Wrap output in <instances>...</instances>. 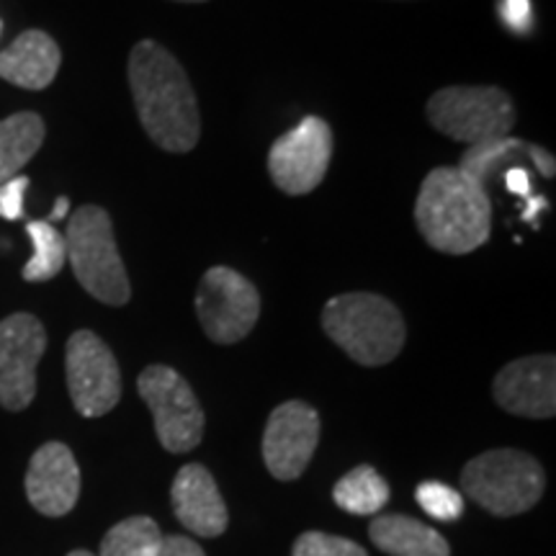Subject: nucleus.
<instances>
[{
	"label": "nucleus",
	"instance_id": "bb28decb",
	"mask_svg": "<svg viewBox=\"0 0 556 556\" xmlns=\"http://www.w3.org/2000/svg\"><path fill=\"white\" fill-rule=\"evenodd\" d=\"M503 21L516 34L531 29V0H503Z\"/></svg>",
	"mask_w": 556,
	"mask_h": 556
},
{
	"label": "nucleus",
	"instance_id": "4be33fe9",
	"mask_svg": "<svg viewBox=\"0 0 556 556\" xmlns=\"http://www.w3.org/2000/svg\"><path fill=\"white\" fill-rule=\"evenodd\" d=\"M160 536L163 533L152 518H127L109 528V533L101 541V552L96 556H155Z\"/></svg>",
	"mask_w": 556,
	"mask_h": 556
},
{
	"label": "nucleus",
	"instance_id": "6e6552de",
	"mask_svg": "<svg viewBox=\"0 0 556 556\" xmlns=\"http://www.w3.org/2000/svg\"><path fill=\"white\" fill-rule=\"evenodd\" d=\"M199 323L208 340L219 345L240 343L261 317V294L245 276L227 266H214L201 276L197 299Z\"/></svg>",
	"mask_w": 556,
	"mask_h": 556
},
{
	"label": "nucleus",
	"instance_id": "f257e3e1",
	"mask_svg": "<svg viewBox=\"0 0 556 556\" xmlns=\"http://www.w3.org/2000/svg\"><path fill=\"white\" fill-rule=\"evenodd\" d=\"M127 75L139 122L152 142L165 152L197 148L201 116L184 65L163 45L142 39L131 47Z\"/></svg>",
	"mask_w": 556,
	"mask_h": 556
},
{
	"label": "nucleus",
	"instance_id": "f3484780",
	"mask_svg": "<svg viewBox=\"0 0 556 556\" xmlns=\"http://www.w3.org/2000/svg\"><path fill=\"white\" fill-rule=\"evenodd\" d=\"M368 536L389 556H451L443 533L409 516H377L368 526Z\"/></svg>",
	"mask_w": 556,
	"mask_h": 556
},
{
	"label": "nucleus",
	"instance_id": "4468645a",
	"mask_svg": "<svg viewBox=\"0 0 556 556\" xmlns=\"http://www.w3.org/2000/svg\"><path fill=\"white\" fill-rule=\"evenodd\" d=\"M495 402L505 413L546 420L556 415V358L526 356L500 368L492 384Z\"/></svg>",
	"mask_w": 556,
	"mask_h": 556
},
{
	"label": "nucleus",
	"instance_id": "ddd939ff",
	"mask_svg": "<svg viewBox=\"0 0 556 556\" xmlns=\"http://www.w3.org/2000/svg\"><path fill=\"white\" fill-rule=\"evenodd\" d=\"M26 497L47 518H62L78 505L80 467L65 443L50 441L34 451L26 469Z\"/></svg>",
	"mask_w": 556,
	"mask_h": 556
},
{
	"label": "nucleus",
	"instance_id": "9d476101",
	"mask_svg": "<svg viewBox=\"0 0 556 556\" xmlns=\"http://www.w3.org/2000/svg\"><path fill=\"white\" fill-rule=\"evenodd\" d=\"M332 157V129L319 116H307L281 135L268 152V173L278 191L289 197L312 193L325 180Z\"/></svg>",
	"mask_w": 556,
	"mask_h": 556
},
{
	"label": "nucleus",
	"instance_id": "f03ea898",
	"mask_svg": "<svg viewBox=\"0 0 556 556\" xmlns=\"http://www.w3.org/2000/svg\"><path fill=\"white\" fill-rule=\"evenodd\" d=\"M415 225L438 253H475L490 240L492 201L458 168H435L417 193Z\"/></svg>",
	"mask_w": 556,
	"mask_h": 556
},
{
	"label": "nucleus",
	"instance_id": "423d86ee",
	"mask_svg": "<svg viewBox=\"0 0 556 556\" xmlns=\"http://www.w3.org/2000/svg\"><path fill=\"white\" fill-rule=\"evenodd\" d=\"M426 111L433 129L469 148L486 139L507 137L518 116L510 96L495 86L441 88L430 96Z\"/></svg>",
	"mask_w": 556,
	"mask_h": 556
},
{
	"label": "nucleus",
	"instance_id": "393cba45",
	"mask_svg": "<svg viewBox=\"0 0 556 556\" xmlns=\"http://www.w3.org/2000/svg\"><path fill=\"white\" fill-rule=\"evenodd\" d=\"M29 189V178L16 176L0 184V217L21 219L24 217V193Z\"/></svg>",
	"mask_w": 556,
	"mask_h": 556
},
{
	"label": "nucleus",
	"instance_id": "a878e982",
	"mask_svg": "<svg viewBox=\"0 0 556 556\" xmlns=\"http://www.w3.org/2000/svg\"><path fill=\"white\" fill-rule=\"evenodd\" d=\"M155 556H206L204 548H201L197 541L189 539V536H176V533H170V536H160V544L155 548Z\"/></svg>",
	"mask_w": 556,
	"mask_h": 556
},
{
	"label": "nucleus",
	"instance_id": "b1692460",
	"mask_svg": "<svg viewBox=\"0 0 556 556\" xmlns=\"http://www.w3.org/2000/svg\"><path fill=\"white\" fill-rule=\"evenodd\" d=\"M291 556H368L364 546L343 536H330V533L307 531L294 541Z\"/></svg>",
	"mask_w": 556,
	"mask_h": 556
},
{
	"label": "nucleus",
	"instance_id": "2f4dec72",
	"mask_svg": "<svg viewBox=\"0 0 556 556\" xmlns=\"http://www.w3.org/2000/svg\"><path fill=\"white\" fill-rule=\"evenodd\" d=\"M67 556H96V554H90V552H86V548H75V552H70Z\"/></svg>",
	"mask_w": 556,
	"mask_h": 556
},
{
	"label": "nucleus",
	"instance_id": "7c9ffc66",
	"mask_svg": "<svg viewBox=\"0 0 556 556\" xmlns=\"http://www.w3.org/2000/svg\"><path fill=\"white\" fill-rule=\"evenodd\" d=\"M539 208H546V199H541V197H536V199H531V204H528V208L523 212V219H536V212Z\"/></svg>",
	"mask_w": 556,
	"mask_h": 556
},
{
	"label": "nucleus",
	"instance_id": "f8f14e48",
	"mask_svg": "<svg viewBox=\"0 0 556 556\" xmlns=\"http://www.w3.org/2000/svg\"><path fill=\"white\" fill-rule=\"evenodd\" d=\"M319 443L317 409L302 400H291L270 413L263 433V462L270 475L291 482L304 475Z\"/></svg>",
	"mask_w": 556,
	"mask_h": 556
},
{
	"label": "nucleus",
	"instance_id": "5701e85b",
	"mask_svg": "<svg viewBox=\"0 0 556 556\" xmlns=\"http://www.w3.org/2000/svg\"><path fill=\"white\" fill-rule=\"evenodd\" d=\"M415 500L430 518L435 520H456L464 513V497L454 486L443 482H422L417 484Z\"/></svg>",
	"mask_w": 556,
	"mask_h": 556
},
{
	"label": "nucleus",
	"instance_id": "9b49d317",
	"mask_svg": "<svg viewBox=\"0 0 556 556\" xmlns=\"http://www.w3.org/2000/svg\"><path fill=\"white\" fill-rule=\"evenodd\" d=\"M47 351V330L34 315L0 319V407L21 413L37 397V366Z\"/></svg>",
	"mask_w": 556,
	"mask_h": 556
},
{
	"label": "nucleus",
	"instance_id": "c756f323",
	"mask_svg": "<svg viewBox=\"0 0 556 556\" xmlns=\"http://www.w3.org/2000/svg\"><path fill=\"white\" fill-rule=\"evenodd\" d=\"M67 212H70V199H67V197H60L58 204H54V212L50 214V219H52V222L65 219Z\"/></svg>",
	"mask_w": 556,
	"mask_h": 556
},
{
	"label": "nucleus",
	"instance_id": "72a5a7b5",
	"mask_svg": "<svg viewBox=\"0 0 556 556\" xmlns=\"http://www.w3.org/2000/svg\"><path fill=\"white\" fill-rule=\"evenodd\" d=\"M0 31H3V21H0Z\"/></svg>",
	"mask_w": 556,
	"mask_h": 556
},
{
	"label": "nucleus",
	"instance_id": "1a4fd4ad",
	"mask_svg": "<svg viewBox=\"0 0 556 556\" xmlns=\"http://www.w3.org/2000/svg\"><path fill=\"white\" fill-rule=\"evenodd\" d=\"M67 392L83 417H101L119 405L122 371L111 348L90 330L73 332L65 348Z\"/></svg>",
	"mask_w": 556,
	"mask_h": 556
},
{
	"label": "nucleus",
	"instance_id": "39448f33",
	"mask_svg": "<svg viewBox=\"0 0 556 556\" xmlns=\"http://www.w3.org/2000/svg\"><path fill=\"white\" fill-rule=\"evenodd\" d=\"M462 486L486 513L510 518L539 503L546 490V475L539 458L526 451L492 448L464 467Z\"/></svg>",
	"mask_w": 556,
	"mask_h": 556
},
{
	"label": "nucleus",
	"instance_id": "a211bd4d",
	"mask_svg": "<svg viewBox=\"0 0 556 556\" xmlns=\"http://www.w3.org/2000/svg\"><path fill=\"white\" fill-rule=\"evenodd\" d=\"M45 137V122L34 111H21L0 122V184L16 178L26 168V163L39 152Z\"/></svg>",
	"mask_w": 556,
	"mask_h": 556
},
{
	"label": "nucleus",
	"instance_id": "2eb2a0df",
	"mask_svg": "<svg viewBox=\"0 0 556 556\" xmlns=\"http://www.w3.org/2000/svg\"><path fill=\"white\" fill-rule=\"evenodd\" d=\"M170 500L176 518L191 533L204 539H217L227 531L229 513L212 471L204 464H186L173 479Z\"/></svg>",
	"mask_w": 556,
	"mask_h": 556
},
{
	"label": "nucleus",
	"instance_id": "412c9836",
	"mask_svg": "<svg viewBox=\"0 0 556 556\" xmlns=\"http://www.w3.org/2000/svg\"><path fill=\"white\" fill-rule=\"evenodd\" d=\"M26 235L34 242V255L24 266V270H21V276H24V281L31 283L50 281L67 263L65 235L60 229H54L52 222H29L26 225Z\"/></svg>",
	"mask_w": 556,
	"mask_h": 556
},
{
	"label": "nucleus",
	"instance_id": "473e14b6",
	"mask_svg": "<svg viewBox=\"0 0 556 556\" xmlns=\"http://www.w3.org/2000/svg\"><path fill=\"white\" fill-rule=\"evenodd\" d=\"M176 3H206V0H176Z\"/></svg>",
	"mask_w": 556,
	"mask_h": 556
},
{
	"label": "nucleus",
	"instance_id": "cd10ccee",
	"mask_svg": "<svg viewBox=\"0 0 556 556\" xmlns=\"http://www.w3.org/2000/svg\"><path fill=\"white\" fill-rule=\"evenodd\" d=\"M503 180L505 189L510 193H518V197H528L531 193V170L520 168V165L507 168V173H503Z\"/></svg>",
	"mask_w": 556,
	"mask_h": 556
},
{
	"label": "nucleus",
	"instance_id": "6ab92c4d",
	"mask_svg": "<svg viewBox=\"0 0 556 556\" xmlns=\"http://www.w3.org/2000/svg\"><path fill=\"white\" fill-rule=\"evenodd\" d=\"M520 157L531 160V142H523V139L516 137L486 139V142L467 148V152L462 155V163H458V170H462L469 180H475L479 189L486 193V184H490L505 165L518 163Z\"/></svg>",
	"mask_w": 556,
	"mask_h": 556
},
{
	"label": "nucleus",
	"instance_id": "c85d7f7f",
	"mask_svg": "<svg viewBox=\"0 0 556 556\" xmlns=\"http://www.w3.org/2000/svg\"><path fill=\"white\" fill-rule=\"evenodd\" d=\"M531 163L536 165L539 173L544 178H554L556 173V163H554V155L544 148H539V144H531Z\"/></svg>",
	"mask_w": 556,
	"mask_h": 556
},
{
	"label": "nucleus",
	"instance_id": "aec40b11",
	"mask_svg": "<svg viewBox=\"0 0 556 556\" xmlns=\"http://www.w3.org/2000/svg\"><path fill=\"white\" fill-rule=\"evenodd\" d=\"M332 500L340 510L351 513V516H374L389 503V484L377 469L361 464L348 471L343 479H338Z\"/></svg>",
	"mask_w": 556,
	"mask_h": 556
},
{
	"label": "nucleus",
	"instance_id": "7ed1b4c3",
	"mask_svg": "<svg viewBox=\"0 0 556 556\" xmlns=\"http://www.w3.org/2000/svg\"><path fill=\"white\" fill-rule=\"evenodd\" d=\"M323 330L361 366H384L400 356L407 328L387 296L351 291L332 296L323 309Z\"/></svg>",
	"mask_w": 556,
	"mask_h": 556
},
{
	"label": "nucleus",
	"instance_id": "dca6fc26",
	"mask_svg": "<svg viewBox=\"0 0 556 556\" xmlns=\"http://www.w3.org/2000/svg\"><path fill=\"white\" fill-rule=\"evenodd\" d=\"M62 52L47 31L29 29L0 52V78L26 90H45L60 73Z\"/></svg>",
	"mask_w": 556,
	"mask_h": 556
},
{
	"label": "nucleus",
	"instance_id": "20e7f679",
	"mask_svg": "<svg viewBox=\"0 0 556 556\" xmlns=\"http://www.w3.org/2000/svg\"><path fill=\"white\" fill-rule=\"evenodd\" d=\"M67 263L90 296L109 307H124L131 296L129 276L114 240L106 208L86 204L75 208L65 232Z\"/></svg>",
	"mask_w": 556,
	"mask_h": 556
},
{
	"label": "nucleus",
	"instance_id": "0eeeda50",
	"mask_svg": "<svg viewBox=\"0 0 556 556\" xmlns=\"http://www.w3.org/2000/svg\"><path fill=\"white\" fill-rule=\"evenodd\" d=\"M137 392L150 407L157 441L170 454H189L204 438V409L176 368L152 364L139 374Z\"/></svg>",
	"mask_w": 556,
	"mask_h": 556
}]
</instances>
